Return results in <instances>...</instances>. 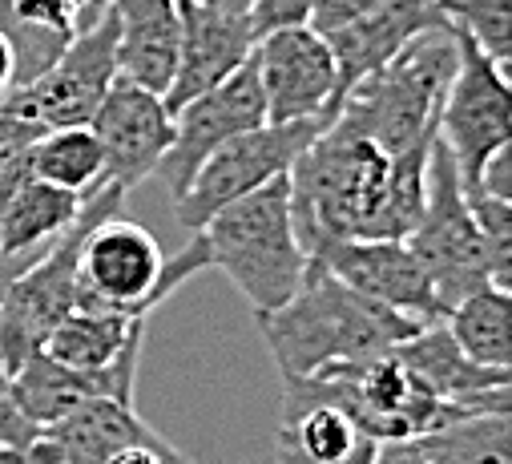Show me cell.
I'll return each instance as SVG.
<instances>
[{
    "label": "cell",
    "instance_id": "obj_1",
    "mask_svg": "<svg viewBox=\"0 0 512 464\" xmlns=\"http://www.w3.org/2000/svg\"><path fill=\"white\" fill-rule=\"evenodd\" d=\"M254 319H259V331L283 380H299L331 364L371 360L424 327L404 311L359 295L319 263L307 267L303 287L283 307Z\"/></svg>",
    "mask_w": 512,
    "mask_h": 464
},
{
    "label": "cell",
    "instance_id": "obj_2",
    "mask_svg": "<svg viewBox=\"0 0 512 464\" xmlns=\"http://www.w3.org/2000/svg\"><path fill=\"white\" fill-rule=\"evenodd\" d=\"M295 235L315 259L331 243L383 239V206H388L392 154L371 138L331 122L287 170Z\"/></svg>",
    "mask_w": 512,
    "mask_h": 464
},
{
    "label": "cell",
    "instance_id": "obj_3",
    "mask_svg": "<svg viewBox=\"0 0 512 464\" xmlns=\"http://www.w3.org/2000/svg\"><path fill=\"white\" fill-rule=\"evenodd\" d=\"M210 251V271H222L254 315L283 307L307 279V251L291 218V178L275 174L206 218L198 230Z\"/></svg>",
    "mask_w": 512,
    "mask_h": 464
},
{
    "label": "cell",
    "instance_id": "obj_4",
    "mask_svg": "<svg viewBox=\"0 0 512 464\" xmlns=\"http://www.w3.org/2000/svg\"><path fill=\"white\" fill-rule=\"evenodd\" d=\"M456 57L460 49L452 25L412 37L388 65L367 73L343 93L335 122L371 138L392 158L424 146L436 134V113L456 73Z\"/></svg>",
    "mask_w": 512,
    "mask_h": 464
},
{
    "label": "cell",
    "instance_id": "obj_5",
    "mask_svg": "<svg viewBox=\"0 0 512 464\" xmlns=\"http://www.w3.org/2000/svg\"><path fill=\"white\" fill-rule=\"evenodd\" d=\"M210 271L206 239L194 235L178 255H162L142 222L121 214L101 218L77 255V307H113L121 315L150 319L190 275Z\"/></svg>",
    "mask_w": 512,
    "mask_h": 464
},
{
    "label": "cell",
    "instance_id": "obj_6",
    "mask_svg": "<svg viewBox=\"0 0 512 464\" xmlns=\"http://www.w3.org/2000/svg\"><path fill=\"white\" fill-rule=\"evenodd\" d=\"M283 388H295L315 400L339 404L371 440L388 444V440H412L484 412L500 408H480V404H456L436 396L396 352H379L359 364H331L299 380H283Z\"/></svg>",
    "mask_w": 512,
    "mask_h": 464
},
{
    "label": "cell",
    "instance_id": "obj_7",
    "mask_svg": "<svg viewBox=\"0 0 512 464\" xmlns=\"http://www.w3.org/2000/svg\"><path fill=\"white\" fill-rule=\"evenodd\" d=\"M125 186L105 182L97 186L81 214L73 218L69 230L61 235L9 283L5 299H0V356H5L9 372L21 368L33 352H41V343L49 339V331L77 307V255L85 235L109 214H121L125 206Z\"/></svg>",
    "mask_w": 512,
    "mask_h": 464
},
{
    "label": "cell",
    "instance_id": "obj_8",
    "mask_svg": "<svg viewBox=\"0 0 512 464\" xmlns=\"http://www.w3.org/2000/svg\"><path fill=\"white\" fill-rule=\"evenodd\" d=\"M412 247V255L424 263L436 299L444 307V315L452 311V303H460L464 295L480 291V287H496L492 283V259L488 247L476 230V218L468 210L460 174L448 158V150L440 146V138H432L428 150V174H424V210L412 226V235L404 239Z\"/></svg>",
    "mask_w": 512,
    "mask_h": 464
},
{
    "label": "cell",
    "instance_id": "obj_9",
    "mask_svg": "<svg viewBox=\"0 0 512 464\" xmlns=\"http://www.w3.org/2000/svg\"><path fill=\"white\" fill-rule=\"evenodd\" d=\"M339 105L311 113V118H295V122H263L246 134H234L230 142H222L190 178V186L174 198V214L178 226L198 230L206 226V218L214 210H222L226 202L259 190L263 182H271L275 174H287L295 166V158L335 122Z\"/></svg>",
    "mask_w": 512,
    "mask_h": 464
},
{
    "label": "cell",
    "instance_id": "obj_10",
    "mask_svg": "<svg viewBox=\"0 0 512 464\" xmlns=\"http://www.w3.org/2000/svg\"><path fill=\"white\" fill-rule=\"evenodd\" d=\"M117 17L105 5L93 21H85L69 45L57 53L49 69H41L33 81L13 85L0 97V109L17 113L25 122H37L41 130H65V126H89L93 109L101 105L105 89L117 77Z\"/></svg>",
    "mask_w": 512,
    "mask_h": 464
},
{
    "label": "cell",
    "instance_id": "obj_11",
    "mask_svg": "<svg viewBox=\"0 0 512 464\" xmlns=\"http://www.w3.org/2000/svg\"><path fill=\"white\" fill-rule=\"evenodd\" d=\"M456 49L460 57L436 113V138L448 150L468 194L476 190L484 158L512 142V85L508 73L492 65L464 33H456Z\"/></svg>",
    "mask_w": 512,
    "mask_h": 464
},
{
    "label": "cell",
    "instance_id": "obj_12",
    "mask_svg": "<svg viewBox=\"0 0 512 464\" xmlns=\"http://www.w3.org/2000/svg\"><path fill=\"white\" fill-rule=\"evenodd\" d=\"M263 122H267L263 81H259V69H254V57H246L226 81L198 93L194 101H186L174 113V142H170L166 158L158 162L154 178L170 190V198H178L190 186V178L198 174V166L222 142L263 126Z\"/></svg>",
    "mask_w": 512,
    "mask_h": 464
},
{
    "label": "cell",
    "instance_id": "obj_13",
    "mask_svg": "<svg viewBox=\"0 0 512 464\" xmlns=\"http://www.w3.org/2000/svg\"><path fill=\"white\" fill-rule=\"evenodd\" d=\"M89 130L101 142L105 182L138 190L146 178H154L174 142V113L166 109L162 93L113 77L101 105L93 109Z\"/></svg>",
    "mask_w": 512,
    "mask_h": 464
},
{
    "label": "cell",
    "instance_id": "obj_14",
    "mask_svg": "<svg viewBox=\"0 0 512 464\" xmlns=\"http://www.w3.org/2000/svg\"><path fill=\"white\" fill-rule=\"evenodd\" d=\"M250 57L263 81L267 122H295V118H311V113L339 105L331 45L311 25L263 33L254 41Z\"/></svg>",
    "mask_w": 512,
    "mask_h": 464
},
{
    "label": "cell",
    "instance_id": "obj_15",
    "mask_svg": "<svg viewBox=\"0 0 512 464\" xmlns=\"http://www.w3.org/2000/svg\"><path fill=\"white\" fill-rule=\"evenodd\" d=\"M311 263L327 267L335 279L355 287L359 295L404 311L416 323H444V307L436 299V287L424 271V263L412 255L404 239H347L323 247Z\"/></svg>",
    "mask_w": 512,
    "mask_h": 464
},
{
    "label": "cell",
    "instance_id": "obj_16",
    "mask_svg": "<svg viewBox=\"0 0 512 464\" xmlns=\"http://www.w3.org/2000/svg\"><path fill=\"white\" fill-rule=\"evenodd\" d=\"M142 339L146 335L130 339L125 343V352L105 368H65L49 352H33L21 368L9 372L17 408L37 428H49L57 416H65L69 408H77L85 400H125V404H134Z\"/></svg>",
    "mask_w": 512,
    "mask_h": 464
},
{
    "label": "cell",
    "instance_id": "obj_17",
    "mask_svg": "<svg viewBox=\"0 0 512 464\" xmlns=\"http://www.w3.org/2000/svg\"><path fill=\"white\" fill-rule=\"evenodd\" d=\"M182 13V41H178V69L170 89L162 93L166 109L178 113L198 93L226 81L254 49V29L246 13H230L206 0H178Z\"/></svg>",
    "mask_w": 512,
    "mask_h": 464
},
{
    "label": "cell",
    "instance_id": "obj_18",
    "mask_svg": "<svg viewBox=\"0 0 512 464\" xmlns=\"http://www.w3.org/2000/svg\"><path fill=\"white\" fill-rule=\"evenodd\" d=\"M448 17L440 9V0H383L379 9L347 21L343 29L327 33L331 57H335V93H343L363 81L367 73L388 65L412 37L428 29H444Z\"/></svg>",
    "mask_w": 512,
    "mask_h": 464
},
{
    "label": "cell",
    "instance_id": "obj_19",
    "mask_svg": "<svg viewBox=\"0 0 512 464\" xmlns=\"http://www.w3.org/2000/svg\"><path fill=\"white\" fill-rule=\"evenodd\" d=\"M392 352L444 400L456 404H480V408H500L512 412V372L508 368H484L460 352V343L444 323H428L416 335L392 343Z\"/></svg>",
    "mask_w": 512,
    "mask_h": 464
},
{
    "label": "cell",
    "instance_id": "obj_20",
    "mask_svg": "<svg viewBox=\"0 0 512 464\" xmlns=\"http://www.w3.org/2000/svg\"><path fill=\"white\" fill-rule=\"evenodd\" d=\"M371 440L339 404L283 388V420L275 432L279 464H371Z\"/></svg>",
    "mask_w": 512,
    "mask_h": 464
},
{
    "label": "cell",
    "instance_id": "obj_21",
    "mask_svg": "<svg viewBox=\"0 0 512 464\" xmlns=\"http://www.w3.org/2000/svg\"><path fill=\"white\" fill-rule=\"evenodd\" d=\"M117 17V77L166 93L178 69V0H109Z\"/></svg>",
    "mask_w": 512,
    "mask_h": 464
},
{
    "label": "cell",
    "instance_id": "obj_22",
    "mask_svg": "<svg viewBox=\"0 0 512 464\" xmlns=\"http://www.w3.org/2000/svg\"><path fill=\"white\" fill-rule=\"evenodd\" d=\"M89 194L53 186L45 178H21V186L0 206V251H41L49 247L61 230L73 226Z\"/></svg>",
    "mask_w": 512,
    "mask_h": 464
},
{
    "label": "cell",
    "instance_id": "obj_23",
    "mask_svg": "<svg viewBox=\"0 0 512 464\" xmlns=\"http://www.w3.org/2000/svg\"><path fill=\"white\" fill-rule=\"evenodd\" d=\"M138 335H146V319L121 315L113 307H73L49 331L41 352H49L65 368H105Z\"/></svg>",
    "mask_w": 512,
    "mask_h": 464
},
{
    "label": "cell",
    "instance_id": "obj_24",
    "mask_svg": "<svg viewBox=\"0 0 512 464\" xmlns=\"http://www.w3.org/2000/svg\"><path fill=\"white\" fill-rule=\"evenodd\" d=\"M444 327L460 343V352L484 368L512 364V299L504 287H480L452 303Z\"/></svg>",
    "mask_w": 512,
    "mask_h": 464
},
{
    "label": "cell",
    "instance_id": "obj_25",
    "mask_svg": "<svg viewBox=\"0 0 512 464\" xmlns=\"http://www.w3.org/2000/svg\"><path fill=\"white\" fill-rule=\"evenodd\" d=\"M29 174H33V178H45V182H53V186L77 190V194H93L97 186H105L101 142L93 138L89 126L45 130V134L29 146Z\"/></svg>",
    "mask_w": 512,
    "mask_h": 464
},
{
    "label": "cell",
    "instance_id": "obj_26",
    "mask_svg": "<svg viewBox=\"0 0 512 464\" xmlns=\"http://www.w3.org/2000/svg\"><path fill=\"white\" fill-rule=\"evenodd\" d=\"M456 33H464L492 65H512V0H440Z\"/></svg>",
    "mask_w": 512,
    "mask_h": 464
},
{
    "label": "cell",
    "instance_id": "obj_27",
    "mask_svg": "<svg viewBox=\"0 0 512 464\" xmlns=\"http://www.w3.org/2000/svg\"><path fill=\"white\" fill-rule=\"evenodd\" d=\"M5 9L17 21L45 29V33H61V37H73L85 21L97 17L89 0H5Z\"/></svg>",
    "mask_w": 512,
    "mask_h": 464
},
{
    "label": "cell",
    "instance_id": "obj_28",
    "mask_svg": "<svg viewBox=\"0 0 512 464\" xmlns=\"http://www.w3.org/2000/svg\"><path fill=\"white\" fill-rule=\"evenodd\" d=\"M311 9H315V0H250L246 17H250V29H254V41H259L263 33L307 25Z\"/></svg>",
    "mask_w": 512,
    "mask_h": 464
},
{
    "label": "cell",
    "instance_id": "obj_29",
    "mask_svg": "<svg viewBox=\"0 0 512 464\" xmlns=\"http://www.w3.org/2000/svg\"><path fill=\"white\" fill-rule=\"evenodd\" d=\"M41 428L17 408L13 400V384H9V364L0 356V444H17V448H29L37 444Z\"/></svg>",
    "mask_w": 512,
    "mask_h": 464
},
{
    "label": "cell",
    "instance_id": "obj_30",
    "mask_svg": "<svg viewBox=\"0 0 512 464\" xmlns=\"http://www.w3.org/2000/svg\"><path fill=\"white\" fill-rule=\"evenodd\" d=\"M41 134H45V130H41L37 122H25V118H17V113L0 109V174H9L13 166H21L25 154H29V146H33Z\"/></svg>",
    "mask_w": 512,
    "mask_h": 464
},
{
    "label": "cell",
    "instance_id": "obj_31",
    "mask_svg": "<svg viewBox=\"0 0 512 464\" xmlns=\"http://www.w3.org/2000/svg\"><path fill=\"white\" fill-rule=\"evenodd\" d=\"M383 0H315V9H311V29L315 33H331V29H343L347 21H355V17H363V13H371V9H379Z\"/></svg>",
    "mask_w": 512,
    "mask_h": 464
},
{
    "label": "cell",
    "instance_id": "obj_32",
    "mask_svg": "<svg viewBox=\"0 0 512 464\" xmlns=\"http://www.w3.org/2000/svg\"><path fill=\"white\" fill-rule=\"evenodd\" d=\"M45 251V247H41ZM41 251H17V255H9V251H0V299H5V291H9V283L41 255Z\"/></svg>",
    "mask_w": 512,
    "mask_h": 464
},
{
    "label": "cell",
    "instance_id": "obj_33",
    "mask_svg": "<svg viewBox=\"0 0 512 464\" xmlns=\"http://www.w3.org/2000/svg\"><path fill=\"white\" fill-rule=\"evenodd\" d=\"M0 464H49V452L45 444H29V448H17V444H0Z\"/></svg>",
    "mask_w": 512,
    "mask_h": 464
},
{
    "label": "cell",
    "instance_id": "obj_34",
    "mask_svg": "<svg viewBox=\"0 0 512 464\" xmlns=\"http://www.w3.org/2000/svg\"><path fill=\"white\" fill-rule=\"evenodd\" d=\"M13 81H17V57H13L9 37L0 33V97H5V93L13 89Z\"/></svg>",
    "mask_w": 512,
    "mask_h": 464
},
{
    "label": "cell",
    "instance_id": "obj_35",
    "mask_svg": "<svg viewBox=\"0 0 512 464\" xmlns=\"http://www.w3.org/2000/svg\"><path fill=\"white\" fill-rule=\"evenodd\" d=\"M21 178H29V154H25V162H21V166H13L9 174H0V206L9 202V194L21 186Z\"/></svg>",
    "mask_w": 512,
    "mask_h": 464
},
{
    "label": "cell",
    "instance_id": "obj_36",
    "mask_svg": "<svg viewBox=\"0 0 512 464\" xmlns=\"http://www.w3.org/2000/svg\"><path fill=\"white\" fill-rule=\"evenodd\" d=\"M206 5H218V9H230V13H246L250 0H206Z\"/></svg>",
    "mask_w": 512,
    "mask_h": 464
},
{
    "label": "cell",
    "instance_id": "obj_37",
    "mask_svg": "<svg viewBox=\"0 0 512 464\" xmlns=\"http://www.w3.org/2000/svg\"><path fill=\"white\" fill-rule=\"evenodd\" d=\"M89 5H93V13H101V9L109 5V0H89Z\"/></svg>",
    "mask_w": 512,
    "mask_h": 464
},
{
    "label": "cell",
    "instance_id": "obj_38",
    "mask_svg": "<svg viewBox=\"0 0 512 464\" xmlns=\"http://www.w3.org/2000/svg\"><path fill=\"white\" fill-rule=\"evenodd\" d=\"M436 464H440V460H436Z\"/></svg>",
    "mask_w": 512,
    "mask_h": 464
}]
</instances>
